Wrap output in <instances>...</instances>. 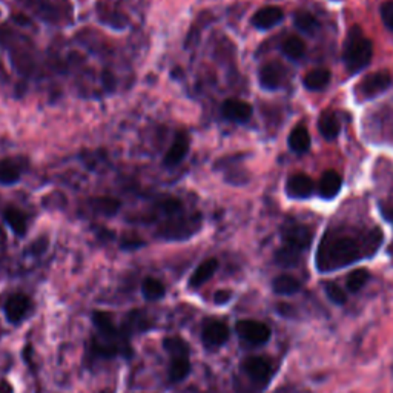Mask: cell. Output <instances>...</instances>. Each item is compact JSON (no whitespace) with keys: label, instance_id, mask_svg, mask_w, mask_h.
Instances as JSON below:
<instances>
[{"label":"cell","instance_id":"31","mask_svg":"<svg viewBox=\"0 0 393 393\" xmlns=\"http://www.w3.org/2000/svg\"><path fill=\"white\" fill-rule=\"evenodd\" d=\"M163 346H165V351L173 357V355H180V353H189V347L188 344L184 343V341L182 338H166L165 339V343H163Z\"/></svg>","mask_w":393,"mask_h":393},{"label":"cell","instance_id":"8","mask_svg":"<svg viewBox=\"0 0 393 393\" xmlns=\"http://www.w3.org/2000/svg\"><path fill=\"white\" fill-rule=\"evenodd\" d=\"M390 83H392V77L387 71L369 74V76L362 80L361 93L364 94L367 99H374L376 95H380L387 90Z\"/></svg>","mask_w":393,"mask_h":393},{"label":"cell","instance_id":"34","mask_svg":"<svg viewBox=\"0 0 393 393\" xmlns=\"http://www.w3.org/2000/svg\"><path fill=\"white\" fill-rule=\"evenodd\" d=\"M231 298H232L231 291H218L214 296V301L217 304H226Z\"/></svg>","mask_w":393,"mask_h":393},{"label":"cell","instance_id":"30","mask_svg":"<svg viewBox=\"0 0 393 393\" xmlns=\"http://www.w3.org/2000/svg\"><path fill=\"white\" fill-rule=\"evenodd\" d=\"M324 292L328 295V298L333 303L338 304V306H343V304L347 301V294L341 286H338L337 283H328L324 286Z\"/></svg>","mask_w":393,"mask_h":393},{"label":"cell","instance_id":"9","mask_svg":"<svg viewBox=\"0 0 393 393\" xmlns=\"http://www.w3.org/2000/svg\"><path fill=\"white\" fill-rule=\"evenodd\" d=\"M221 114L229 122L234 123H246L252 117V106L248 102L239 99H229L221 106Z\"/></svg>","mask_w":393,"mask_h":393},{"label":"cell","instance_id":"22","mask_svg":"<svg viewBox=\"0 0 393 393\" xmlns=\"http://www.w3.org/2000/svg\"><path fill=\"white\" fill-rule=\"evenodd\" d=\"M93 320L95 328L99 329L102 337L105 339H115L118 337V330L115 329L113 316H111L108 312H94Z\"/></svg>","mask_w":393,"mask_h":393},{"label":"cell","instance_id":"24","mask_svg":"<svg viewBox=\"0 0 393 393\" xmlns=\"http://www.w3.org/2000/svg\"><path fill=\"white\" fill-rule=\"evenodd\" d=\"M90 204L95 212L106 215V217H113V215L117 214V211L120 209V202H118L117 198H111V197L93 198Z\"/></svg>","mask_w":393,"mask_h":393},{"label":"cell","instance_id":"35","mask_svg":"<svg viewBox=\"0 0 393 393\" xmlns=\"http://www.w3.org/2000/svg\"><path fill=\"white\" fill-rule=\"evenodd\" d=\"M13 385L8 381L0 383V393H13Z\"/></svg>","mask_w":393,"mask_h":393},{"label":"cell","instance_id":"1","mask_svg":"<svg viewBox=\"0 0 393 393\" xmlns=\"http://www.w3.org/2000/svg\"><path fill=\"white\" fill-rule=\"evenodd\" d=\"M372 255L362 244L352 236H326L316 254V269L320 272H333L360 262L362 257Z\"/></svg>","mask_w":393,"mask_h":393},{"label":"cell","instance_id":"21","mask_svg":"<svg viewBox=\"0 0 393 393\" xmlns=\"http://www.w3.org/2000/svg\"><path fill=\"white\" fill-rule=\"evenodd\" d=\"M289 147L296 154H304L310 147V136L304 126H296V128L289 136Z\"/></svg>","mask_w":393,"mask_h":393},{"label":"cell","instance_id":"27","mask_svg":"<svg viewBox=\"0 0 393 393\" xmlns=\"http://www.w3.org/2000/svg\"><path fill=\"white\" fill-rule=\"evenodd\" d=\"M142 291L146 300L150 301H155V300H161L163 296L166 294V289L163 286V283L157 278H146L143 281V286H142Z\"/></svg>","mask_w":393,"mask_h":393},{"label":"cell","instance_id":"6","mask_svg":"<svg viewBox=\"0 0 393 393\" xmlns=\"http://www.w3.org/2000/svg\"><path fill=\"white\" fill-rule=\"evenodd\" d=\"M258 80L264 90L273 91L281 88L286 80V70L284 66L278 62H271L262 66L258 72Z\"/></svg>","mask_w":393,"mask_h":393},{"label":"cell","instance_id":"20","mask_svg":"<svg viewBox=\"0 0 393 393\" xmlns=\"http://www.w3.org/2000/svg\"><path fill=\"white\" fill-rule=\"evenodd\" d=\"M329 81H330V72L328 70L318 68L307 72L306 77L303 80V83L309 91H321L329 85Z\"/></svg>","mask_w":393,"mask_h":393},{"label":"cell","instance_id":"32","mask_svg":"<svg viewBox=\"0 0 393 393\" xmlns=\"http://www.w3.org/2000/svg\"><path fill=\"white\" fill-rule=\"evenodd\" d=\"M381 19L385 24V26L390 28L393 31V0H387L381 5Z\"/></svg>","mask_w":393,"mask_h":393},{"label":"cell","instance_id":"36","mask_svg":"<svg viewBox=\"0 0 393 393\" xmlns=\"http://www.w3.org/2000/svg\"><path fill=\"white\" fill-rule=\"evenodd\" d=\"M383 212H384V217H385V220H389L390 223L393 225V207H390V209H384Z\"/></svg>","mask_w":393,"mask_h":393},{"label":"cell","instance_id":"25","mask_svg":"<svg viewBox=\"0 0 393 393\" xmlns=\"http://www.w3.org/2000/svg\"><path fill=\"white\" fill-rule=\"evenodd\" d=\"M294 25L296 26L298 31L304 33V34H315L318 29V22L316 19L312 16V14L307 11H298L294 14Z\"/></svg>","mask_w":393,"mask_h":393},{"label":"cell","instance_id":"19","mask_svg":"<svg viewBox=\"0 0 393 393\" xmlns=\"http://www.w3.org/2000/svg\"><path fill=\"white\" fill-rule=\"evenodd\" d=\"M272 289L277 295L291 296L301 291V283L292 275H280L272 281Z\"/></svg>","mask_w":393,"mask_h":393},{"label":"cell","instance_id":"26","mask_svg":"<svg viewBox=\"0 0 393 393\" xmlns=\"http://www.w3.org/2000/svg\"><path fill=\"white\" fill-rule=\"evenodd\" d=\"M301 255H303L301 252L295 250L289 246H284L283 244V246L277 250L275 263L281 266V268H295V266L300 263Z\"/></svg>","mask_w":393,"mask_h":393},{"label":"cell","instance_id":"17","mask_svg":"<svg viewBox=\"0 0 393 393\" xmlns=\"http://www.w3.org/2000/svg\"><path fill=\"white\" fill-rule=\"evenodd\" d=\"M22 169L19 161L5 159L0 160V184H5V186H10V184L17 183L20 180Z\"/></svg>","mask_w":393,"mask_h":393},{"label":"cell","instance_id":"13","mask_svg":"<svg viewBox=\"0 0 393 393\" xmlns=\"http://www.w3.org/2000/svg\"><path fill=\"white\" fill-rule=\"evenodd\" d=\"M29 312V300L25 295H13L5 304V315L13 324H19Z\"/></svg>","mask_w":393,"mask_h":393},{"label":"cell","instance_id":"33","mask_svg":"<svg viewBox=\"0 0 393 393\" xmlns=\"http://www.w3.org/2000/svg\"><path fill=\"white\" fill-rule=\"evenodd\" d=\"M161 207H163V211L170 215V214H175L177 211L182 209V203L179 202V200H175V198H168V200H165V202L161 203Z\"/></svg>","mask_w":393,"mask_h":393},{"label":"cell","instance_id":"14","mask_svg":"<svg viewBox=\"0 0 393 393\" xmlns=\"http://www.w3.org/2000/svg\"><path fill=\"white\" fill-rule=\"evenodd\" d=\"M341 186H343V179L337 170H326L320 179V184H318V192L323 198L330 200L338 195Z\"/></svg>","mask_w":393,"mask_h":393},{"label":"cell","instance_id":"7","mask_svg":"<svg viewBox=\"0 0 393 393\" xmlns=\"http://www.w3.org/2000/svg\"><path fill=\"white\" fill-rule=\"evenodd\" d=\"M229 339V328L223 321H209L202 332V341L207 348H218Z\"/></svg>","mask_w":393,"mask_h":393},{"label":"cell","instance_id":"4","mask_svg":"<svg viewBox=\"0 0 393 393\" xmlns=\"http://www.w3.org/2000/svg\"><path fill=\"white\" fill-rule=\"evenodd\" d=\"M239 337L250 346H263L271 339L272 332L268 324L255 320H241L235 326Z\"/></svg>","mask_w":393,"mask_h":393},{"label":"cell","instance_id":"3","mask_svg":"<svg viewBox=\"0 0 393 393\" xmlns=\"http://www.w3.org/2000/svg\"><path fill=\"white\" fill-rule=\"evenodd\" d=\"M281 235H283L284 246L292 248L298 252L307 250L314 240V231L306 225L296 223V221H289L281 229Z\"/></svg>","mask_w":393,"mask_h":393},{"label":"cell","instance_id":"15","mask_svg":"<svg viewBox=\"0 0 393 393\" xmlns=\"http://www.w3.org/2000/svg\"><path fill=\"white\" fill-rule=\"evenodd\" d=\"M218 269V259L217 258H207L206 262H203L202 264L192 273V277L189 278V286L191 287H200L203 286L206 281H209L214 273L217 272Z\"/></svg>","mask_w":393,"mask_h":393},{"label":"cell","instance_id":"12","mask_svg":"<svg viewBox=\"0 0 393 393\" xmlns=\"http://www.w3.org/2000/svg\"><path fill=\"white\" fill-rule=\"evenodd\" d=\"M188 151H189V137L184 134V132H179L174 138V143L170 145V147L168 150L163 163H165V166L168 168L179 165V163L186 157Z\"/></svg>","mask_w":393,"mask_h":393},{"label":"cell","instance_id":"29","mask_svg":"<svg viewBox=\"0 0 393 393\" xmlns=\"http://www.w3.org/2000/svg\"><path fill=\"white\" fill-rule=\"evenodd\" d=\"M369 278H370V273L366 269H357V271L348 273L346 286H347L348 291L357 294L367 284Z\"/></svg>","mask_w":393,"mask_h":393},{"label":"cell","instance_id":"18","mask_svg":"<svg viewBox=\"0 0 393 393\" xmlns=\"http://www.w3.org/2000/svg\"><path fill=\"white\" fill-rule=\"evenodd\" d=\"M3 217L8 226L13 229L14 234L20 236L26 234V227H28L26 215L20 209H17V207H8V209H5Z\"/></svg>","mask_w":393,"mask_h":393},{"label":"cell","instance_id":"16","mask_svg":"<svg viewBox=\"0 0 393 393\" xmlns=\"http://www.w3.org/2000/svg\"><path fill=\"white\" fill-rule=\"evenodd\" d=\"M191 374V361L189 353L173 355L170 357V367H169V378L173 383H180Z\"/></svg>","mask_w":393,"mask_h":393},{"label":"cell","instance_id":"11","mask_svg":"<svg viewBox=\"0 0 393 393\" xmlns=\"http://www.w3.org/2000/svg\"><path fill=\"white\" fill-rule=\"evenodd\" d=\"M284 17V13L278 6H264L252 17V25L258 29H271L277 26Z\"/></svg>","mask_w":393,"mask_h":393},{"label":"cell","instance_id":"28","mask_svg":"<svg viewBox=\"0 0 393 393\" xmlns=\"http://www.w3.org/2000/svg\"><path fill=\"white\" fill-rule=\"evenodd\" d=\"M281 49H283L284 56L295 61V58H301L304 53H306V45H304V42L298 39V37L292 35V37H287V39L283 42V47H281Z\"/></svg>","mask_w":393,"mask_h":393},{"label":"cell","instance_id":"23","mask_svg":"<svg viewBox=\"0 0 393 393\" xmlns=\"http://www.w3.org/2000/svg\"><path fill=\"white\" fill-rule=\"evenodd\" d=\"M318 129H320L321 136L328 140L337 138L339 134L341 125L337 115L333 113H323L320 120H318Z\"/></svg>","mask_w":393,"mask_h":393},{"label":"cell","instance_id":"2","mask_svg":"<svg viewBox=\"0 0 393 393\" xmlns=\"http://www.w3.org/2000/svg\"><path fill=\"white\" fill-rule=\"evenodd\" d=\"M372 56H374L372 42L362 35L361 28L358 26L352 28L351 31H348L343 51V61L348 72L357 74L367 68L369 63L372 62Z\"/></svg>","mask_w":393,"mask_h":393},{"label":"cell","instance_id":"10","mask_svg":"<svg viewBox=\"0 0 393 393\" xmlns=\"http://www.w3.org/2000/svg\"><path fill=\"white\" fill-rule=\"evenodd\" d=\"M286 192L291 198H309L314 192V182L306 174H295L287 179Z\"/></svg>","mask_w":393,"mask_h":393},{"label":"cell","instance_id":"5","mask_svg":"<svg viewBox=\"0 0 393 393\" xmlns=\"http://www.w3.org/2000/svg\"><path fill=\"white\" fill-rule=\"evenodd\" d=\"M243 370L252 383L258 385H268L271 378L273 376V364L269 358L266 357H249L243 361Z\"/></svg>","mask_w":393,"mask_h":393}]
</instances>
